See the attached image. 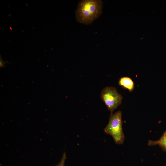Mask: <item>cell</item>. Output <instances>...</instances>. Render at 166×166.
<instances>
[{"instance_id": "5b68a950", "label": "cell", "mask_w": 166, "mask_h": 166, "mask_svg": "<svg viewBox=\"0 0 166 166\" xmlns=\"http://www.w3.org/2000/svg\"><path fill=\"white\" fill-rule=\"evenodd\" d=\"M148 144L149 146L158 145L166 152V131L163 133L159 140L155 141L149 140Z\"/></svg>"}, {"instance_id": "6da1fadb", "label": "cell", "mask_w": 166, "mask_h": 166, "mask_svg": "<svg viewBox=\"0 0 166 166\" xmlns=\"http://www.w3.org/2000/svg\"><path fill=\"white\" fill-rule=\"evenodd\" d=\"M101 0H83L78 3L75 18L79 23L88 25L97 19L102 13Z\"/></svg>"}, {"instance_id": "277c9868", "label": "cell", "mask_w": 166, "mask_h": 166, "mask_svg": "<svg viewBox=\"0 0 166 166\" xmlns=\"http://www.w3.org/2000/svg\"><path fill=\"white\" fill-rule=\"evenodd\" d=\"M118 83L120 86L128 90L130 92H132L134 89V82L129 77L124 76L121 77L119 79Z\"/></svg>"}, {"instance_id": "8992f818", "label": "cell", "mask_w": 166, "mask_h": 166, "mask_svg": "<svg viewBox=\"0 0 166 166\" xmlns=\"http://www.w3.org/2000/svg\"><path fill=\"white\" fill-rule=\"evenodd\" d=\"M67 159L66 154L64 152L63 154L62 158L59 163L55 166H65V162Z\"/></svg>"}, {"instance_id": "3957f363", "label": "cell", "mask_w": 166, "mask_h": 166, "mask_svg": "<svg viewBox=\"0 0 166 166\" xmlns=\"http://www.w3.org/2000/svg\"><path fill=\"white\" fill-rule=\"evenodd\" d=\"M100 97L111 113L122 103L123 96L117 91L116 88L106 87L101 91Z\"/></svg>"}, {"instance_id": "7a4b0ae2", "label": "cell", "mask_w": 166, "mask_h": 166, "mask_svg": "<svg viewBox=\"0 0 166 166\" xmlns=\"http://www.w3.org/2000/svg\"><path fill=\"white\" fill-rule=\"evenodd\" d=\"M122 112L119 110L111 114L109 122L104 128V132L111 135L118 145L123 144L125 137L122 128Z\"/></svg>"}, {"instance_id": "52a82bcc", "label": "cell", "mask_w": 166, "mask_h": 166, "mask_svg": "<svg viewBox=\"0 0 166 166\" xmlns=\"http://www.w3.org/2000/svg\"><path fill=\"white\" fill-rule=\"evenodd\" d=\"M0 67H2L4 66V64H5L4 61L2 59V58H0Z\"/></svg>"}]
</instances>
